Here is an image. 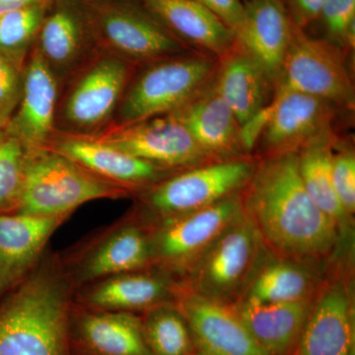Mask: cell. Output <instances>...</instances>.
Wrapping results in <instances>:
<instances>
[{
    "label": "cell",
    "instance_id": "obj_2",
    "mask_svg": "<svg viewBox=\"0 0 355 355\" xmlns=\"http://www.w3.org/2000/svg\"><path fill=\"white\" fill-rule=\"evenodd\" d=\"M69 284L44 263L0 307V355H69Z\"/></svg>",
    "mask_w": 355,
    "mask_h": 355
},
{
    "label": "cell",
    "instance_id": "obj_1",
    "mask_svg": "<svg viewBox=\"0 0 355 355\" xmlns=\"http://www.w3.org/2000/svg\"><path fill=\"white\" fill-rule=\"evenodd\" d=\"M240 198L244 216L270 253L324 266L343 258L335 223L313 202L299 176L297 151L257 161Z\"/></svg>",
    "mask_w": 355,
    "mask_h": 355
},
{
    "label": "cell",
    "instance_id": "obj_8",
    "mask_svg": "<svg viewBox=\"0 0 355 355\" xmlns=\"http://www.w3.org/2000/svg\"><path fill=\"white\" fill-rule=\"evenodd\" d=\"M257 161H212L170 175L146 188L142 200L157 220L205 209L241 193Z\"/></svg>",
    "mask_w": 355,
    "mask_h": 355
},
{
    "label": "cell",
    "instance_id": "obj_10",
    "mask_svg": "<svg viewBox=\"0 0 355 355\" xmlns=\"http://www.w3.org/2000/svg\"><path fill=\"white\" fill-rule=\"evenodd\" d=\"M242 214L239 193L205 209L159 220L149 229L153 266L183 279L207 248Z\"/></svg>",
    "mask_w": 355,
    "mask_h": 355
},
{
    "label": "cell",
    "instance_id": "obj_32",
    "mask_svg": "<svg viewBox=\"0 0 355 355\" xmlns=\"http://www.w3.org/2000/svg\"><path fill=\"white\" fill-rule=\"evenodd\" d=\"M319 19L326 32L324 40L343 51L354 48L355 0H327Z\"/></svg>",
    "mask_w": 355,
    "mask_h": 355
},
{
    "label": "cell",
    "instance_id": "obj_12",
    "mask_svg": "<svg viewBox=\"0 0 355 355\" xmlns=\"http://www.w3.org/2000/svg\"><path fill=\"white\" fill-rule=\"evenodd\" d=\"M89 137L173 172L216 161L171 114L130 125H109Z\"/></svg>",
    "mask_w": 355,
    "mask_h": 355
},
{
    "label": "cell",
    "instance_id": "obj_20",
    "mask_svg": "<svg viewBox=\"0 0 355 355\" xmlns=\"http://www.w3.org/2000/svg\"><path fill=\"white\" fill-rule=\"evenodd\" d=\"M176 282L161 270H137L100 279L86 291L83 302L97 310L132 312L148 311L156 306L176 301Z\"/></svg>",
    "mask_w": 355,
    "mask_h": 355
},
{
    "label": "cell",
    "instance_id": "obj_7",
    "mask_svg": "<svg viewBox=\"0 0 355 355\" xmlns=\"http://www.w3.org/2000/svg\"><path fill=\"white\" fill-rule=\"evenodd\" d=\"M268 252L243 212L195 261L181 282L203 297L234 305Z\"/></svg>",
    "mask_w": 355,
    "mask_h": 355
},
{
    "label": "cell",
    "instance_id": "obj_6",
    "mask_svg": "<svg viewBox=\"0 0 355 355\" xmlns=\"http://www.w3.org/2000/svg\"><path fill=\"white\" fill-rule=\"evenodd\" d=\"M137 67L98 50L69 77V85L58 104L55 125L64 135H97L114 114Z\"/></svg>",
    "mask_w": 355,
    "mask_h": 355
},
{
    "label": "cell",
    "instance_id": "obj_4",
    "mask_svg": "<svg viewBox=\"0 0 355 355\" xmlns=\"http://www.w3.org/2000/svg\"><path fill=\"white\" fill-rule=\"evenodd\" d=\"M128 190L106 181L51 149L26 153L19 214L67 217L84 203L116 198Z\"/></svg>",
    "mask_w": 355,
    "mask_h": 355
},
{
    "label": "cell",
    "instance_id": "obj_31",
    "mask_svg": "<svg viewBox=\"0 0 355 355\" xmlns=\"http://www.w3.org/2000/svg\"><path fill=\"white\" fill-rule=\"evenodd\" d=\"M25 159L24 147L4 133L0 139V211L17 207L24 178Z\"/></svg>",
    "mask_w": 355,
    "mask_h": 355
},
{
    "label": "cell",
    "instance_id": "obj_28",
    "mask_svg": "<svg viewBox=\"0 0 355 355\" xmlns=\"http://www.w3.org/2000/svg\"><path fill=\"white\" fill-rule=\"evenodd\" d=\"M78 334L96 355H153L141 320L130 312L86 313L79 319Z\"/></svg>",
    "mask_w": 355,
    "mask_h": 355
},
{
    "label": "cell",
    "instance_id": "obj_3",
    "mask_svg": "<svg viewBox=\"0 0 355 355\" xmlns=\"http://www.w3.org/2000/svg\"><path fill=\"white\" fill-rule=\"evenodd\" d=\"M218 58L189 50L141 65L133 72L112 121L113 125L174 113L216 76Z\"/></svg>",
    "mask_w": 355,
    "mask_h": 355
},
{
    "label": "cell",
    "instance_id": "obj_36",
    "mask_svg": "<svg viewBox=\"0 0 355 355\" xmlns=\"http://www.w3.org/2000/svg\"><path fill=\"white\" fill-rule=\"evenodd\" d=\"M327 0H286L292 23L300 29L319 19Z\"/></svg>",
    "mask_w": 355,
    "mask_h": 355
},
{
    "label": "cell",
    "instance_id": "obj_5",
    "mask_svg": "<svg viewBox=\"0 0 355 355\" xmlns=\"http://www.w3.org/2000/svg\"><path fill=\"white\" fill-rule=\"evenodd\" d=\"M98 50L135 67L189 51L139 0H81Z\"/></svg>",
    "mask_w": 355,
    "mask_h": 355
},
{
    "label": "cell",
    "instance_id": "obj_27",
    "mask_svg": "<svg viewBox=\"0 0 355 355\" xmlns=\"http://www.w3.org/2000/svg\"><path fill=\"white\" fill-rule=\"evenodd\" d=\"M64 216L0 214V272L6 286L20 282Z\"/></svg>",
    "mask_w": 355,
    "mask_h": 355
},
{
    "label": "cell",
    "instance_id": "obj_24",
    "mask_svg": "<svg viewBox=\"0 0 355 355\" xmlns=\"http://www.w3.org/2000/svg\"><path fill=\"white\" fill-rule=\"evenodd\" d=\"M328 268L268 252L240 300L257 303L310 300L316 295Z\"/></svg>",
    "mask_w": 355,
    "mask_h": 355
},
{
    "label": "cell",
    "instance_id": "obj_29",
    "mask_svg": "<svg viewBox=\"0 0 355 355\" xmlns=\"http://www.w3.org/2000/svg\"><path fill=\"white\" fill-rule=\"evenodd\" d=\"M50 4L43 0L0 16V55L24 69Z\"/></svg>",
    "mask_w": 355,
    "mask_h": 355
},
{
    "label": "cell",
    "instance_id": "obj_25",
    "mask_svg": "<svg viewBox=\"0 0 355 355\" xmlns=\"http://www.w3.org/2000/svg\"><path fill=\"white\" fill-rule=\"evenodd\" d=\"M214 81L217 92L241 128L270 102L272 81L260 65L237 46L219 58Z\"/></svg>",
    "mask_w": 355,
    "mask_h": 355
},
{
    "label": "cell",
    "instance_id": "obj_22",
    "mask_svg": "<svg viewBox=\"0 0 355 355\" xmlns=\"http://www.w3.org/2000/svg\"><path fill=\"white\" fill-rule=\"evenodd\" d=\"M153 266L150 231L137 223H125L105 236L84 256L77 266L76 279L91 282Z\"/></svg>",
    "mask_w": 355,
    "mask_h": 355
},
{
    "label": "cell",
    "instance_id": "obj_26",
    "mask_svg": "<svg viewBox=\"0 0 355 355\" xmlns=\"http://www.w3.org/2000/svg\"><path fill=\"white\" fill-rule=\"evenodd\" d=\"M313 299L298 302L257 303L240 300L233 305L257 343L270 355H286L298 343Z\"/></svg>",
    "mask_w": 355,
    "mask_h": 355
},
{
    "label": "cell",
    "instance_id": "obj_9",
    "mask_svg": "<svg viewBox=\"0 0 355 355\" xmlns=\"http://www.w3.org/2000/svg\"><path fill=\"white\" fill-rule=\"evenodd\" d=\"M299 92L354 110V83L345 51L327 40L311 38L294 25L273 94Z\"/></svg>",
    "mask_w": 355,
    "mask_h": 355
},
{
    "label": "cell",
    "instance_id": "obj_16",
    "mask_svg": "<svg viewBox=\"0 0 355 355\" xmlns=\"http://www.w3.org/2000/svg\"><path fill=\"white\" fill-rule=\"evenodd\" d=\"M34 48L65 83L97 51L81 0H51Z\"/></svg>",
    "mask_w": 355,
    "mask_h": 355
},
{
    "label": "cell",
    "instance_id": "obj_18",
    "mask_svg": "<svg viewBox=\"0 0 355 355\" xmlns=\"http://www.w3.org/2000/svg\"><path fill=\"white\" fill-rule=\"evenodd\" d=\"M294 24L284 0H250L241 26L234 33L236 46L253 58L275 87Z\"/></svg>",
    "mask_w": 355,
    "mask_h": 355
},
{
    "label": "cell",
    "instance_id": "obj_37",
    "mask_svg": "<svg viewBox=\"0 0 355 355\" xmlns=\"http://www.w3.org/2000/svg\"><path fill=\"white\" fill-rule=\"evenodd\" d=\"M40 1L43 0H0V16L23 7L38 3Z\"/></svg>",
    "mask_w": 355,
    "mask_h": 355
},
{
    "label": "cell",
    "instance_id": "obj_13",
    "mask_svg": "<svg viewBox=\"0 0 355 355\" xmlns=\"http://www.w3.org/2000/svg\"><path fill=\"white\" fill-rule=\"evenodd\" d=\"M333 103L299 92L273 94L257 114L261 130L257 144L263 156L297 151L311 140L333 130L336 110Z\"/></svg>",
    "mask_w": 355,
    "mask_h": 355
},
{
    "label": "cell",
    "instance_id": "obj_34",
    "mask_svg": "<svg viewBox=\"0 0 355 355\" xmlns=\"http://www.w3.org/2000/svg\"><path fill=\"white\" fill-rule=\"evenodd\" d=\"M23 72L24 69L0 55V130L2 132L19 103Z\"/></svg>",
    "mask_w": 355,
    "mask_h": 355
},
{
    "label": "cell",
    "instance_id": "obj_38",
    "mask_svg": "<svg viewBox=\"0 0 355 355\" xmlns=\"http://www.w3.org/2000/svg\"><path fill=\"white\" fill-rule=\"evenodd\" d=\"M6 286V284H4V280L2 279L1 272H0V291L3 287Z\"/></svg>",
    "mask_w": 355,
    "mask_h": 355
},
{
    "label": "cell",
    "instance_id": "obj_35",
    "mask_svg": "<svg viewBox=\"0 0 355 355\" xmlns=\"http://www.w3.org/2000/svg\"><path fill=\"white\" fill-rule=\"evenodd\" d=\"M207 10L223 23L231 32L237 31L245 16L241 0H198Z\"/></svg>",
    "mask_w": 355,
    "mask_h": 355
},
{
    "label": "cell",
    "instance_id": "obj_23",
    "mask_svg": "<svg viewBox=\"0 0 355 355\" xmlns=\"http://www.w3.org/2000/svg\"><path fill=\"white\" fill-rule=\"evenodd\" d=\"M334 130L311 140L297 150L299 176L308 195L335 223L342 243V252L352 253L354 246V218L336 196L331 178V155L336 141Z\"/></svg>",
    "mask_w": 355,
    "mask_h": 355
},
{
    "label": "cell",
    "instance_id": "obj_15",
    "mask_svg": "<svg viewBox=\"0 0 355 355\" xmlns=\"http://www.w3.org/2000/svg\"><path fill=\"white\" fill-rule=\"evenodd\" d=\"M60 87L57 77L33 48L23 72L19 103L3 130L26 153L46 149L55 135Z\"/></svg>",
    "mask_w": 355,
    "mask_h": 355
},
{
    "label": "cell",
    "instance_id": "obj_19",
    "mask_svg": "<svg viewBox=\"0 0 355 355\" xmlns=\"http://www.w3.org/2000/svg\"><path fill=\"white\" fill-rule=\"evenodd\" d=\"M171 114L188 128L200 148L214 160L249 156L243 144L241 127L217 92L214 79Z\"/></svg>",
    "mask_w": 355,
    "mask_h": 355
},
{
    "label": "cell",
    "instance_id": "obj_14",
    "mask_svg": "<svg viewBox=\"0 0 355 355\" xmlns=\"http://www.w3.org/2000/svg\"><path fill=\"white\" fill-rule=\"evenodd\" d=\"M178 308L188 324L197 355H270L254 340L233 305L196 293L180 282Z\"/></svg>",
    "mask_w": 355,
    "mask_h": 355
},
{
    "label": "cell",
    "instance_id": "obj_21",
    "mask_svg": "<svg viewBox=\"0 0 355 355\" xmlns=\"http://www.w3.org/2000/svg\"><path fill=\"white\" fill-rule=\"evenodd\" d=\"M187 46L223 58L236 46L234 35L198 0H139Z\"/></svg>",
    "mask_w": 355,
    "mask_h": 355
},
{
    "label": "cell",
    "instance_id": "obj_33",
    "mask_svg": "<svg viewBox=\"0 0 355 355\" xmlns=\"http://www.w3.org/2000/svg\"><path fill=\"white\" fill-rule=\"evenodd\" d=\"M331 178L338 200L350 216L355 212V154L349 144L336 139L331 155Z\"/></svg>",
    "mask_w": 355,
    "mask_h": 355
},
{
    "label": "cell",
    "instance_id": "obj_11",
    "mask_svg": "<svg viewBox=\"0 0 355 355\" xmlns=\"http://www.w3.org/2000/svg\"><path fill=\"white\" fill-rule=\"evenodd\" d=\"M313 298L298 340V355H355L352 263H333Z\"/></svg>",
    "mask_w": 355,
    "mask_h": 355
},
{
    "label": "cell",
    "instance_id": "obj_39",
    "mask_svg": "<svg viewBox=\"0 0 355 355\" xmlns=\"http://www.w3.org/2000/svg\"><path fill=\"white\" fill-rule=\"evenodd\" d=\"M3 135H4V132H2L1 130H0V139H1V137H3Z\"/></svg>",
    "mask_w": 355,
    "mask_h": 355
},
{
    "label": "cell",
    "instance_id": "obj_17",
    "mask_svg": "<svg viewBox=\"0 0 355 355\" xmlns=\"http://www.w3.org/2000/svg\"><path fill=\"white\" fill-rule=\"evenodd\" d=\"M46 149L127 190L146 189L174 173L84 135L60 133L58 137L55 133Z\"/></svg>",
    "mask_w": 355,
    "mask_h": 355
},
{
    "label": "cell",
    "instance_id": "obj_30",
    "mask_svg": "<svg viewBox=\"0 0 355 355\" xmlns=\"http://www.w3.org/2000/svg\"><path fill=\"white\" fill-rule=\"evenodd\" d=\"M142 326L151 354L190 355V330L176 303H164L147 311Z\"/></svg>",
    "mask_w": 355,
    "mask_h": 355
}]
</instances>
